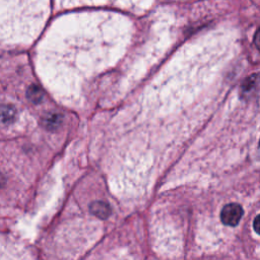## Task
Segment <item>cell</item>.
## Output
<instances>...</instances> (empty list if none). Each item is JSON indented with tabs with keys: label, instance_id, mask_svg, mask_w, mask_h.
<instances>
[{
	"label": "cell",
	"instance_id": "cell-6",
	"mask_svg": "<svg viewBox=\"0 0 260 260\" xmlns=\"http://www.w3.org/2000/svg\"><path fill=\"white\" fill-rule=\"evenodd\" d=\"M60 121H61L60 116H58V115H52V116H50V117L47 118V123H46V125H47L48 128L57 127V126L59 125Z\"/></svg>",
	"mask_w": 260,
	"mask_h": 260
},
{
	"label": "cell",
	"instance_id": "cell-7",
	"mask_svg": "<svg viewBox=\"0 0 260 260\" xmlns=\"http://www.w3.org/2000/svg\"><path fill=\"white\" fill-rule=\"evenodd\" d=\"M259 221H260L259 215H257V216L255 217V219H254V230H255V232H256L257 234H259Z\"/></svg>",
	"mask_w": 260,
	"mask_h": 260
},
{
	"label": "cell",
	"instance_id": "cell-5",
	"mask_svg": "<svg viewBox=\"0 0 260 260\" xmlns=\"http://www.w3.org/2000/svg\"><path fill=\"white\" fill-rule=\"evenodd\" d=\"M27 98L32 102V103H40L43 99V93H42V90L36 86V85H32L29 87L28 91H27Z\"/></svg>",
	"mask_w": 260,
	"mask_h": 260
},
{
	"label": "cell",
	"instance_id": "cell-3",
	"mask_svg": "<svg viewBox=\"0 0 260 260\" xmlns=\"http://www.w3.org/2000/svg\"><path fill=\"white\" fill-rule=\"evenodd\" d=\"M91 213L100 218H107L111 214V207L107 202L104 201H94L89 205Z\"/></svg>",
	"mask_w": 260,
	"mask_h": 260
},
{
	"label": "cell",
	"instance_id": "cell-1",
	"mask_svg": "<svg viewBox=\"0 0 260 260\" xmlns=\"http://www.w3.org/2000/svg\"><path fill=\"white\" fill-rule=\"evenodd\" d=\"M243 214L244 210L240 204L230 203L223 206L221 209L220 219L226 225L236 226L240 222Z\"/></svg>",
	"mask_w": 260,
	"mask_h": 260
},
{
	"label": "cell",
	"instance_id": "cell-2",
	"mask_svg": "<svg viewBox=\"0 0 260 260\" xmlns=\"http://www.w3.org/2000/svg\"><path fill=\"white\" fill-rule=\"evenodd\" d=\"M0 260H26L24 255L8 243H0Z\"/></svg>",
	"mask_w": 260,
	"mask_h": 260
},
{
	"label": "cell",
	"instance_id": "cell-4",
	"mask_svg": "<svg viewBox=\"0 0 260 260\" xmlns=\"http://www.w3.org/2000/svg\"><path fill=\"white\" fill-rule=\"evenodd\" d=\"M15 110L11 106H3L0 108V121L3 123L9 122L14 118Z\"/></svg>",
	"mask_w": 260,
	"mask_h": 260
}]
</instances>
